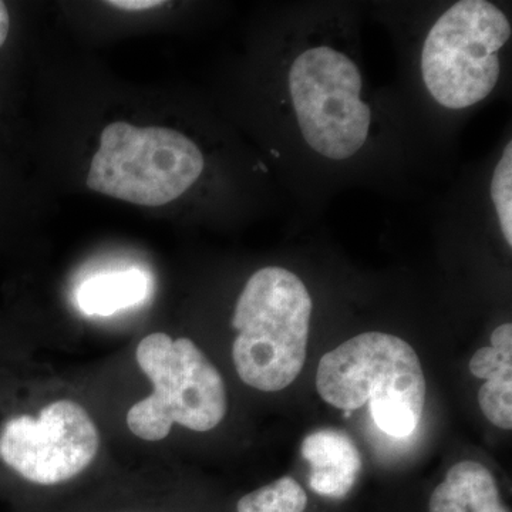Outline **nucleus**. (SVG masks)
<instances>
[{
    "mask_svg": "<svg viewBox=\"0 0 512 512\" xmlns=\"http://www.w3.org/2000/svg\"><path fill=\"white\" fill-rule=\"evenodd\" d=\"M308 495L295 478L285 476L238 501V512H305Z\"/></svg>",
    "mask_w": 512,
    "mask_h": 512,
    "instance_id": "nucleus-11",
    "label": "nucleus"
},
{
    "mask_svg": "<svg viewBox=\"0 0 512 512\" xmlns=\"http://www.w3.org/2000/svg\"><path fill=\"white\" fill-rule=\"evenodd\" d=\"M470 372L477 379L488 380L512 372V348H483L470 360Z\"/></svg>",
    "mask_w": 512,
    "mask_h": 512,
    "instance_id": "nucleus-14",
    "label": "nucleus"
},
{
    "mask_svg": "<svg viewBox=\"0 0 512 512\" xmlns=\"http://www.w3.org/2000/svg\"><path fill=\"white\" fill-rule=\"evenodd\" d=\"M491 346L493 348H512V325L504 323L498 326L491 335Z\"/></svg>",
    "mask_w": 512,
    "mask_h": 512,
    "instance_id": "nucleus-17",
    "label": "nucleus"
},
{
    "mask_svg": "<svg viewBox=\"0 0 512 512\" xmlns=\"http://www.w3.org/2000/svg\"><path fill=\"white\" fill-rule=\"evenodd\" d=\"M100 443L83 404L57 399L26 409L0 380V473L29 484L66 483L92 466Z\"/></svg>",
    "mask_w": 512,
    "mask_h": 512,
    "instance_id": "nucleus-5",
    "label": "nucleus"
},
{
    "mask_svg": "<svg viewBox=\"0 0 512 512\" xmlns=\"http://www.w3.org/2000/svg\"><path fill=\"white\" fill-rule=\"evenodd\" d=\"M505 13L485 0H461L430 29L421 74L434 100L460 110L490 96L500 79L498 52L511 37Z\"/></svg>",
    "mask_w": 512,
    "mask_h": 512,
    "instance_id": "nucleus-6",
    "label": "nucleus"
},
{
    "mask_svg": "<svg viewBox=\"0 0 512 512\" xmlns=\"http://www.w3.org/2000/svg\"><path fill=\"white\" fill-rule=\"evenodd\" d=\"M316 389L326 403L355 412L369 403L376 426L396 439L412 436L426 406L419 356L394 335L367 332L320 359Z\"/></svg>",
    "mask_w": 512,
    "mask_h": 512,
    "instance_id": "nucleus-1",
    "label": "nucleus"
},
{
    "mask_svg": "<svg viewBox=\"0 0 512 512\" xmlns=\"http://www.w3.org/2000/svg\"><path fill=\"white\" fill-rule=\"evenodd\" d=\"M202 170L200 148L180 131L114 121L101 131L86 184L116 200L163 207L197 183Z\"/></svg>",
    "mask_w": 512,
    "mask_h": 512,
    "instance_id": "nucleus-4",
    "label": "nucleus"
},
{
    "mask_svg": "<svg viewBox=\"0 0 512 512\" xmlns=\"http://www.w3.org/2000/svg\"><path fill=\"white\" fill-rule=\"evenodd\" d=\"M493 198L498 222L508 247H512V144L504 148L503 157L495 167L491 180Z\"/></svg>",
    "mask_w": 512,
    "mask_h": 512,
    "instance_id": "nucleus-13",
    "label": "nucleus"
},
{
    "mask_svg": "<svg viewBox=\"0 0 512 512\" xmlns=\"http://www.w3.org/2000/svg\"><path fill=\"white\" fill-rule=\"evenodd\" d=\"M150 281L138 269L89 279L80 286L77 303L89 316H110L147 298Z\"/></svg>",
    "mask_w": 512,
    "mask_h": 512,
    "instance_id": "nucleus-10",
    "label": "nucleus"
},
{
    "mask_svg": "<svg viewBox=\"0 0 512 512\" xmlns=\"http://www.w3.org/2000/svg\"><path fill=\"white\" fill-rule=\"evenodd\" d=\"M356 63L329 46L305 50L289 70V93L302 136L329 160L355 156L369 137L372 111L360 99Z\"/></svg>",
    "mask_w": 512,
    "mask_h": 512,
    "instance_id": "nucleus-7",
    "label": "nucleus"
},
{
    "mask_svg": "<svg viewBox=\"0 0 512 512\" xmlns=\"http://www.w3.org/2000/svg\"><path fill=\"white\" fill-rule=\"evenodd\" d=\"M137 365L153 384L150 396L128 410L137 439H167L174 424L197 433L220 426L228 412L220 370L191 339L154 332L138 343Z\"/></svg>",
    "mask_w": 512,
    "mask_h": 512,
    "instance_id": "nucleus-3",
    "label": "nucleus"
},
{
    "mask_svg": "<svg viewBox=\"0 0 512 512\" xmlns=\"http://www.w3.org/2000/svg\"><path fill=\"white\" fill-rule=\"evenodd\" d=\"M107 5L114 9L126 10V12H141V10L160 8L164 2L161 0H111Z\"/></svg>",
    "mask_w": 512,
    "mask_h": 512,
    "instance_id": "nucleus-15",
    "label": "nucleus"
},
{
    "mask_svg": "<svg viewBox=\"0 0 512 512\" xmlns=\"http://www.w3.org/2000/svg\"><path fill=\"white\" fill-rule=\"evenodd\" d=\"M429 512H510L501 503L497 483L487 467L477 461H460L446 480L434 488Z\"/></svg>",
    "mask_w": 512,
    "mask_h": 512,
    "instance_id": "nucleus-9",
    "label": "nucleus"
},
{
    "mask_svg": "<svg viewBox=\"0 0 512 512\" xmlns=\"http://www.w3.org/2000/svg\"><path fill=\"white\" fill-rule=\"evenodd\" d=\"M10 32H12V15L9 6L0 2V52L8 43Z\"/></svg>",
    "mask_w": 512,
    "mask_h": 512,
    "instance_id": "nucleus-16",
    "label": "nucleus"
},
{
    "mask_svg": "<svg viewBox=\"0 0 512 512\" xmlns=\"http://www.w3.org/2000/svg\"><path fill=\"white\" fill-rule=\"evenodd\" d=\"M301 451L311 466L309 484L316 494L343 498L355 487L362 457L348 434L333 429L313 431L303 440Z\"/></svg>",
    "mask_w": 512,
    "mask_h": 512,
    "instance_id": "nucleus-8",
    "label": "nucleus"
},
{
    "mask_svg": "<svg viewBox=\"0 0 512 512\" xmlns=\"http://www.w3.org/2000/svg\"><path fill=\"white\" fill-rule=\"evenodd\" d=\"M481 412L494 426L503 430L512 427V372L485 380L478 392Z\"/></svg>",
    "mask_w": 512,
    "mask_h": 512,
    "instance_id": "nucleus-12",
    "label": "nucleus"
},
{
    "mask_svg": "<svg viewBox=\"0 0 512 512\" xmlns=\"http://www.w3.org/2000/svg\"><path fill=\"white\" fill-rule=\"evenodd\" d=\"M311 318L312 298L298 275L279 266L256 271L232 316L239 379L266 393L291 386L305 366Z\"/></svg>",
    "mask_w": 512,
    "mask_h": 512,
    "instance_id": "nucleus-2",
    "label": "nucleus"
}]
</instances>
